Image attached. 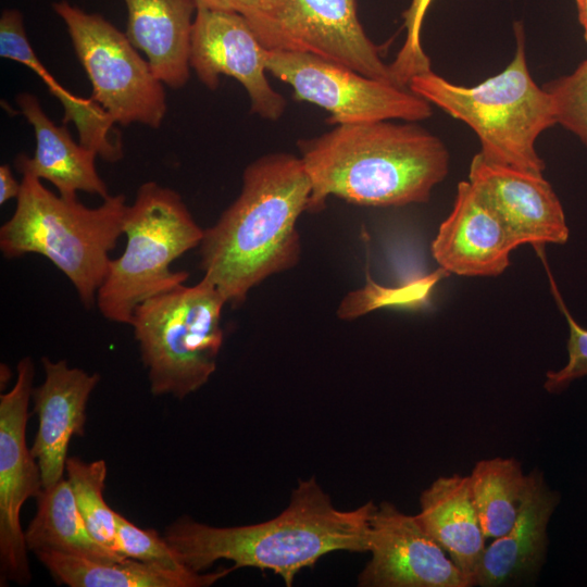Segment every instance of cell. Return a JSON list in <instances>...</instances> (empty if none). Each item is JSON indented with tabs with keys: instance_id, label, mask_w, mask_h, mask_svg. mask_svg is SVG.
I'll use <instances>...</instances> for the list:
<instances>
[{
	"instance_id": "f546056e",
	"label": "cell",
	"mask_w": 587,
	"mask_h": 587,
	"mask_svg": "<svg viewBox=\"0 0 587 587\" xmlns=\"http://www.w3.org/2000/svg\"><path fill=\"white\" fill-rule=\"evenodd\" d=\"M212 10L241 15L266 49L282 50L280 16L284 0H196Z\"/></svg>"
},
{
	"instance_id": "cb8c5ba5",
	"label": "cell",
	"mask_w": 587,
	"mask_h": 587,
	"mask_svg": "<svg viewBox=\"0 0 587 587\" xmlns=\"http://www.w3.org/2000/svg\"><path fill=\"white\" fill-rule=\"evenodd\" d=\"M469 477L486 539L502 536L517 517L528 475L516 459L494 458L478 461Z\"/></svg>"
},
{
	"instance_id": "d6a6232c",
	"label": "cell",
	"mask_w": 587,
	"mask_h": 587,
	"mask_svg": "<svg viewBox=\"0 0 587 587\" xmlns=\"http://www.w3.org/2000/svg\"><path fill=\"white\" fill-rule=\"evenodd\" d=\"M579 23L584 29V37L587 42V0H576Z\"/></svg>"
},
{
	"instance_id": "44dd1931",
	"label": "cell",
	"mask_w": 587,
	"mask_h": 587,
	"mask_svg": "<svg viewBox=\"0 0 587 587\" xmlns=\"http://www.w3.org/2000/svg\"><path fill=\"white\" fill-rule=\"evenodd\" d=\"M0 55L24 64L41 78L63 107V123L72 122L76 126L80 145L107 162H117L123 158L122 143L112 135L113 121L91 98L73 95L49 73L32 48L23 15L15 9L4 10L0 17Z\"/></svg>"
},
{
	"instance_id": "4dcf8cb0",
	"label": "cell",
	"mask_w": 587,
	"mask_h": 587,
	"mask_svg": "<svg viewBox=\"0 0 587 587\" xmlns=\"http://www.w3.org/2000/svg\"><path fill=\"white\" fill-rule=\"evenodd\" d=\"M559 305L569 324L567 362L558 371L546 373L545 389L549 392H561L574 380L587 376V328L580 326L570 314L552 283Z\"/></svg>"
},
{
	"instance_id": "4316f807",
	"label": "cell",
	"mask_w": 587,
	"mask_h": 587,
	"mask_svg": "<svg viewBox=\"0 0 587 587\" xmlns=\"http://www.w3.org/2000/svg\"><path fill=\"white\" fill-rule=\"evenodd\" d=\"M115 551L120 554L174 572H193L154 529L140 528L118 512H115Z\"/></svg>"
},
{
	"instance_id": "ac0fdd59",
	"label": "cell",
	"mask_w": 587,
	"mask_h": 587,
	"mask_svg": "<svg viewBox=\"0 0 587 587\" xmlns=\"http://www.w3.org/2000/svg\"><path fill=\"white\" fill-rule=\"evenodd\" d=\"M126 36L145 53L153 74L172 88L190 77V47L196 0H123Z\"/></svg>"
},
{
	"instance_id": "7a4b0ae2",
	"label": "cell",
	"mask_w": 587,
	"mask_h": 587,
	"mask_svg": "<svg viewBox=\"0 0 587 587\" xmlns=\"http://www.w3.org/2000/svg\"><path fill=\"white\" fill-rule=\"evenodd\" d=\"M298 146L312 213L330 196L372 207L424 203L449 171L445 143L415 122L339 124Z\"/></svg>"
},
{
	"instance_id": "6da1fadb",
	"label": "cell",
	"mask_w": 587,
	"mask_h": 587,
	"mask_svg": "<svg viewBox=\"0 0 587 587\" xmlns=\"http://www.w3.org/2000/svg\"><path fill=\"white\" fill-rule=\"evenodd\" d=\"M310 196L301 158L268 153L246 167L239 196L204 229L199 246L203 276L226 303L241 305L252 288L299 262L296 224Z\"/></svg>"
},
{
	"instance_id": "ba28073f",
	"label": "cell",
	"mask_w": 587,
	"mask_h": 587,
	"mask_svg": "<svg viewBox=\"0 0 587 587\" xmlns=\"http://www.w3.org/2000/svg\"><path fill=\"white\" fill-rule=\"evenodd\" d=\"M75 53L92 87L91 99L123 126L159 128L166 113L164 84L153 74L125 33L97 13L67 0L54 2Z\"/></svg>"
},
{
	"instance_id": "277c9868",
	"label": "cell",
	"mask_w": 587,
	"mask_h": 587,
	"mask_svg": "<svg viewBox=\"0 0 587 587\" xmlns=\"http://www.w3.org/2000/svg\"><path fill=\"white\" fill-rule=\"evenodd\" d=\"M127 205L124 195H109L97 208H88L24 174L14 213L0 227V250L7 259L27 253L47 258L91 308L108 272L109 253L123 234Z\"/></svg>"
},
{
	"instance_id": "d4e9b609",
	"label": "cell",
	"mask_w": 587,
	"mask_h": 587,
	"mask_svg": "<svg viewBox=\"0 0 587 587\" xmlns=\"http://www.w3.org/2000/svg\"><path fill=\"white\" fill-rule=\"evenodd\" d=\"M65 471L89 532L99 542L115 551V511L103 499L105 462H84L78 458H67Z\"/></svg>"
},
{
	"instance_id": "603a6c76",
	"label": "cell",
	"mask_w": 587,
	"mask_h": 587,
	"mask_svg": "<svg viewBox=\"0 0 587 587\" xmlns=\"http://www.w3.org/2000/svg\"><path fill=\"white\" fill-rule=\"evenodd\" d=\"M24 534L27 549L34 552L58 551L100 562L126 559L91 535L65 478L43 487L36 515Z\"/></svg>"
},
{
	"instance_id": "83f0119b",
	"label": "cell",
	"mask_w": 587,
	"mask_h": 587,
	"mask_svg": "<svg viewBox=\"0 0 587 587\" xmlns=\"http://www.w3.org/2000/svg\"><path fill=\"white\" fill-rule=\"evenodd\" d=\"M553 98L557 121L587 146V59L573 73L544 87Z\"/></svg>"
},
{
	"instance_id": "ffe728a7",
	"label": "cell",
	"mask_w": 587,
	"mask_h": 587,
	"mask_svg": "<svg viewBox=\"0 0 587 587\" xmlns=\"http://www.w3.org/2000/svg\"><path fill=\"white\" fill-rule=\"evenodd\" d=\"M415 515L423 528L449 554L474 585L486 537L473 501L470 477L441 476L421 495Z\"/></svg>"
},
{
	"instance_id": "2e32d148",
	"label": "cell",
	"mask_w": 587,
	"mask_h": 587,
	"mask_svg": "<svg viewBox=\"0 0 587 587\" xmlns=\"http://www.w3.org/2000/svg\"><path fill=\"white\" fill-rule=\"evenodd\" d=\"M41 361L45 380L33 390L38 430L30 452L48 487L63 478L71 438L85 434L86 404L100 377L70 367L64 360Z\"/></svg>"
},
{
	"instance_id": "7c38bea8",
	"label": "cell",
	"mask_w": 587,
	"mask_h": 587,
	"mask_svg": "<svg viewBox=\"0 0 587 587\" xmlns=\"http://www.w3.org/2000/svg\"><path fill=\"white\" fill-rule=\"evenodd\" d=\"M371 560L359 575L363 587H470L471 583L415 515L390 502L371 517Z\"/></svg>"
},
{
	"instance_id": "8992f818",
	"label": "cell",
	"mask_w": 587,
	"mask_h": 587,
	"mask_svg": "<svg viewBox=\"0 0 587 587\" xmlns=\"http://www.w3.org/2000/svg\"><path fill=\"white\" fill-rule=\"evenodd\" d=\"M203 232L178 192L155 182L142 184L126 209L125 249L110 260L97 292L101 315L129 325L140 303L184 284L189 273L174 272L171 265L200 246Z\"/></svg>"
},
{
	"instance_id": "d6986e66",
	"label": "cell",
	"mask_w": 587,
	"mask_h": 587,
	"mask_svg": "<svg viewBox=\"0 0 587 587\" xmlns=\"http://www.w3.org/2000/svg\"><path fill=\"white\" fill-rule=\"evenodd\" d=\"M16 102L36 138L34 155L18 154L16 170L50 182L62 197L74 198L77 191H85L107 198L108 187L95 165L97 153L76 143L66 126L55 125L33 93L21 92Z\"/></svg>"
},
{
	"instance_id": "9c48e42d",
	"label": "cell",
	"mask_w": 587,
	"mask_h": 587,
	"mask_svg": "<svg viewBox=\"0 0 587 587\" xmlns=\"http://www.w3.org/2000/svg\"><path fill=\"white\" fill-rule=\"evenodd\" d=\"M266 68L290 85L298 100L330 113L335 125L376 121H423L432 104L409 87L374 79L316 54L267 49Z\"/></svg>"
},
{
	"instance_id": "9a60e30c",
	"label": "cell",
	"mask_w": 587,
	"mask_h": 587,
	"mask_svg": "<svg viewBox=\"0 0 587 587\" xmlns=\"http://www.w3.org/2000/svg\"><path fill=\"white\" fill-rule=\"evenodd\" d=\"M517 247L504 223L470 182H460L453 208L432 242L439 267L459 276H498L510 265V254Z\"/></svg>"
},
{
	"instance_id": "5b68a950",
	"label": "cell",
	"mask_w": 587,
	"mask_h": 587,
	"mask_svg": "<svg viewBox=\"0 0 587 587\" xmlns=\"http://www.w3.org/2000/svg\"><path fill=\"white\" fill-rule=\"evenodd\" d=\"M516 50L500 73L475 86L453 84L433 71L414 76L408 87L430 104L469 125L488 161L542 175L545 163L535 143L558 124L553 98L533 79L524 32L515 24Z\"/></svg>"
},
{
	"instance_id": "3957f363",
	"label": "cell",
	"mask_w": 587,
	"mask_h": 587,
	"mask_svg": "<svg viewBox=\"0 0 587 587\" xmlns=\"http://www.w3.org/2000/svg\"><path fill=\"white\" fill-rule=\"evenodd\" d=\"M375 507L370 501L354 510H338L312 477L299 482L288 507L272 520L215 527L185 517L170 525L164 538L193 572L225 559L235 567L270 570L291 586L299 571L329 552L369 551Z\"/></svg>"
},
{
	"instance_id": "8fae6325",
	"label": "cell",
	"mask_w": 587,
	"mask_h": 587,
	"mask_svg": "<svg viewBox=\"0 0 587 587\" xmlns=\"http://www.w3.org/2000/svg\"><path fill=\"white\" fill-rule=\"evenodd\" d=\"M266 55L267 49L241 15L197 4L190 67L211 90L217 88L220 75L235 78L246 89L251 111L276 121L286 109V100L266 78Z\"/></svg>"
},
{
	"instance_id": "52a82bcc",
	"label": "cell",
	"mask_w": 587,
	"mask_h": 587,
	"mask_svg": "<svg viewBox=\"0 0 587 587\" xmlns=\"http://www.w3.org/2000/svg\"><path fill=\"white\" fill-rule=\"evenodd\" d=\"M225 304L203 276L196 285L180 284L135 309L129 325L153 395L183 399L209 380L223 345Z\"/></svg>"
},
{
	"instance_id": "e0dca14e",
	"label": "cell",
	"mask_w": 587,
	"mask_h": 587,
	"mask_svg": "<svg viewBox=\"0 0 587 587\" xmlns=\"http://www.w3.org/2000/svg\"><path fill=\"white\" fill-rule=\"evenodd\" d=\"M560 495L538 471L528 474L527 488L512 527L486 546L474 585L495 587L530 574L541 565L548 547V524Z\"/></svg>"
},
{
	"instance_id": "30bf717a",
	"label": "cell",
	"mask_w": 587,
	"mask_h": 587,
	"mask_svg": "<svg viewBox=\"0 0 587 587\" xmlns=\"http://www.w3.org/2000/svg\"><path fill=\"white\" fill-rule=\"evenodd\" d=\"M34 363L17 364L13 388L0 396V565L1 583L30 582L25 534L20 514L25 501L43 489L40 469L26 445L28 403L33 395Z\"/></svg>"
},
{
	"instance_id": "f1b7e54d",
	"label": "cell",
	"mask_w": 587,
	"mask_h": 587,
	"mask_svg": "<svg viewBox=\"0 0 587 587\" xmlns=\"http://www.w3.org/2000/svg\"><path fill=\"white\" fill-rule=\"evenodd\" d=\"M433 0H412L403 12L405 39L395 60L389 64L395 83L408 87L410 80L432 71L430 60L421 43L422 25Z\"/></svg>"
},
{
	"instance_id": "7402d4cb",
	"label": "cell",
	"mask_w": 587,
	"mask_h": 587,
	"mask_svg": "<svg viewBox=\"0 0 587 587\" xmlns=\"http://www.w3.org/2000/svg\"><path fill=\"white\" fill-rule=\"evenodd\" d=\"M55 582L71 587H205L236 567L213 573L174 572L126 558L100 562L58 551L35 552Z\"/></svg>"
},
{
	"instance_id": "5bb4252c",
	"label": "cell",
	"mask_w": 587,
	"mask_h": 587,
	"mask_svg": "<svg viewBox=\"0 0 587 587\" xmlns=\"http://www.w3.org/2000/svg\"><path fill=\"white\" fill-rule=\"evenodd\" d=\"M469 182L519 246L567 241L563 207L542 175L488 161L478 152L470 164Z\"/></svg>"
},
{
	"instance_id": "484cf974",
	"label": "cell",
	"mask_w": 587,
	"mask_h": 587,
	"mask_svg": "<svg viewBox=\"0 0 587 587\" xmlns=\"http://www.w3.org/2000/svg\"><path fill=\"white\" fill-rule=\"evenodd\" d=\"M450 274L435 272L397 286L377 284L366 268L365 285L347 294L337 309L340 320L350 321L385 307L420 308L428 302L436 284Z\"/></svg>"
},
{
	"instance_id": "1f68e13d",
	"label": "cell",
	"mask_w": 587,
	"mask_h": 587,
	"mask_svg": "<svg viewBox=\"0 0 587 587\" xmlns=\"http://www.w3.org/2000/svg\"><path fill=\"white\" fill-rule=\"evenodd\" d=\"M21 190V183H17L8 164L0 166V204L13 198H17Z\"/></svg>"
},
{
	"instance_id": "4fadbf2b",
	"label": "cell",
	"mask_w": 587,
	"mask_h": 587,
	"mask_svg": "<svg viewBox=\"0 0 587 587\" xmlns=\"http://www.w3.org/2000/svg\"><path fill=\"white\" fill-rule=\"evenodd\" d=\"M280 28L282 50L313 53L397 85L360 23L355 0H284Z\"/></svg>"
}]
</instances>
